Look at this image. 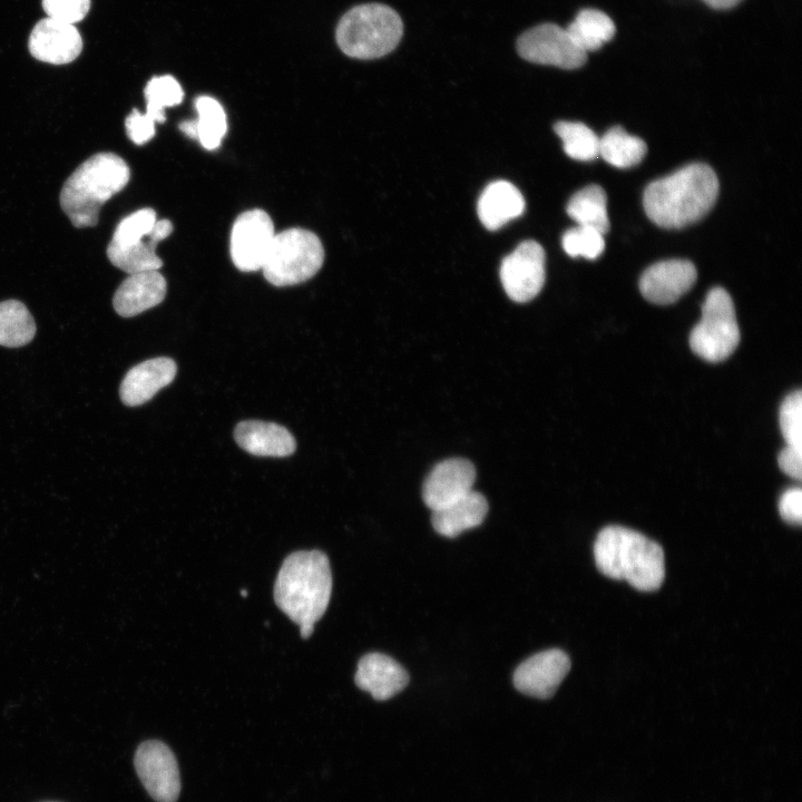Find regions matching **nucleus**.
<instances>
[{"label": "nucleus", "mask_w": 802, "mask_h": 802, "mask_svg": "<svg viewBox=\"0 0 802 802\" xmlns=\"http://www.w3.org/2000/svg\"><path fill=\"white\" fill-rule=\"evenodd\" d=\"M718 195V179L706 164L693 163L652 182L644 190L648 218L663 228H681L705 216Z\"/></svg>", "instance_id": "1"}, {"label": "nucleus", "mask_w": 802, "mask_h": 802, "mask_svg": "<svg viewBox=\"0 0 802 802\" xmlns=\"http://www.w3.org/2000/svg\"><path fill=\"white\" fill-rule=\"evenodd\" d=\"M331 591L327 556L320 550H302L284 559L274 585V600L300 626L301 637L309 638L327 608Z\"/></svg>", "instance_id": "2"}, {"label": "nucleus", "mask_w": 802, "mask_h": 802, "mask_svg": "<svg viewBox=\"0 0 802 802\" xmlns=\"http://www.w3.org/2000/svg\"><path fill=\"white\" fill-rule=\"evenodd\" d=\"M597 568L605 576L652 591L665 577L663 548L644 535L620 526L602 529L594 545Z\"/></svg>", "instance_id": "3"}, {"label": "nucleus", "mask_w": 802, "mask_h": 802, "mask_svg": "<svg viewBox=\"0 0 802 802\" xmlns=\"http://www.w3.org/2000/svg\"><path fill=\"white\" fill-rule=\"evenodd\" d=\"M129 177V167L121 157L114 153L95 154L65 182L60 206L74 226H95L101 206L125 188Z\"/></svg>", "instance_id": "4"}, {"label": "nucleus", "mask_w": 802, "mask_h": 802, "mask_svg": "<svg viewBox=\"0 0 802 802\" xmlns=\"http://www.w3.org/2000/svg\"><path fill=\"white\" fill-rule=\"evenodd\" d=\"M402 33L403 23L395 10L382 3H364L341 18L335 38L346 56L375 59L391 52Z\"/></svg>", "instance_id": "5"}, {"label": "nucleus", "mask_w": 802, "mask_h": 802, "mask_svg": "<svg viewBox=\"0 0 802 802\" xmlns=\"http://www.w3.org/2000/svg\"><path fill=\"white\" fill-rule=\"evenodd\" d=\"M172 232V222L157 221L153 208L138 209L119 222L107 246V256L114 266L128 274L158 271L163 262L155 252L156 245Z\"/></svg>", "instance_id": "6"}, {"label": "nucleus", "mask_w": 802, "mask_h": 802, "mask_svg": "<svg viewBox=\"0 0 802 802\" xmlns=\"http://www.w3.org/2000/svg\"><path fill=\"white\" fill-rule=\"evenodd\" d=\"M323 261L320 238L311 231L294 227L275 234L261 270L271 284L288 286L313 277Z\"/></svg>", "instance_id": "7"}, {"label": "nucleus", "mask_w": 802, "mask_h": 802, "mask_svg": "<svg viewBox=\"0 0 802 802\" xmlns=\"http://www.w3.org/2000/svg\"><path fill=\"white\" fill-rule=\"evenodd\" d=\"M739 342L733 301L723 287H714L702 304V317L689 334V346L700 358L716 363L727 359Z\"/></svg>", "instance_id": "8"}, {"label": "nucleus", "mask_w": 802, "mask_h": 802, "mask_svg": "<svg viewBox=\"0 0 802 802\" xmlns=\"http://www.w3.org/2000/svg\"><path fill=\"white\" fill-rule=\"evenodd\" d=\"M517 51L527 61L568 70L580 68L587 60L567 29L550 22L525 31L517 40Z\"/></svg>", "instance_id": "9"}, {"label": "nucleus", "mask_w": 802, "mask_h": 802, "mask_svg": "<svg viewBox=\"0 0 802 802\" xmlns=\"http://www.w3.org/2000/svg\"><path fill=\"white\" fill-rule=\"evenodd\" d=\"M275 236L273 221L263 209L238 215L231 232V256L242 272L261 270Z\"/></svg>", "instance_id": "10"}, {"label": "nucleus", "mask_w": 802, "mask_h": 802, "mask_svg": "<svg viewBox=\"0 0 802 802\" xmlns=\"http://www.w3.org/2000/svg\"><path fill=\"white\" fill-rule=\"evenodd\" d=\"M135 769L148 794L156 802H176L180 779L176 757L163 742H143L135 754Z\"/></svg>", "instance_id": "11"}, {"label": "nucleus", "mask_w": 802, "mask_h": 802, "mask_svg": "<svg viewBox=\"0 0 802 802\" xmlns=\"http://www.w3.org/2000/svg\"><path fill=\"white\" fill-rule=\"evenodd\" d=\"M545 277V251L536 241L520 243L500 266L503 290L518 303L532 300L541 291Z\"/></svg>", "instance_id": "12"}, {"label": "nucleus", "mask_w": 802, "mask_h": 802, "mask_svg": "<svg viewBox=\"0 0 802 802\" xmlns=\"http://www.w3.org/2000/svg\"><path fill=\"white\" fill-rule=\"evenodd\" d=\"M568 655L557 648L537 653L524 661L514 673V685L536 698L551 697L570 669Z\"/></svg>", "instance_id": "13"}, {"label": "nucleus", "mask_w": 802, "mask_h": 802, "mask_svg": "<svg viewBox=\"0 0 802 802\" xmlns=\"http://www.w3.org/2000/svg\"><path fill=\"white\" fill-rule=\"evenodd\" d=\"M28 48L31 56L40 61L65 65L78 58L82 38L75 25L47 17L31 30Z\"/></svg>", "instance_id": "14"}, {"label": "nucleus", "mask_w": 802, "mask_h": 802, "mask_svg": "<svg viewBox=\"0 0 802 802\" xmlns=\"http://www.w3.org/2000/svg\"><path fill=\"white\" fill-rule=\"evenodd\" d=\"M475 480L476 469L469 460H443L431 470L423 483V501L432 511L441 509L472 491Z\"/></svg>", "instance_id": "15"}, {"label": "nucleus", "mask_w": 802, "mask_h": 802, "mask_svg": "<svg viewBox=\"0 0 802 802\" xmlns=\"http://www.w3.org/2000/svg\"><path fill=\"white\" fill-rule=\"evenodd\" d=\"M695 265L687 260H666L647 267L639 278L642 295L655 304H671L695 283Z\"/></svg>", "instance_id": "16"}, {"label": "nucleus", "mask_w": 802, "mask_h": 802, "mask_svg": "<svg viewBox=\"0 0 802 802\" xmlns=\"http://www.w3.org/2000/svg\"><path fill=\"white\" fill-rule=\"evenodd\" d=\"M177 365L169 358H154L133 366L121 381L119 395L127 407H137L150 400L160 389L172 383Z\"/></svg>", "instance_id": "17"}, {"label": "nucleus", "mask_w": 802, "mask_h": 802, "mask_svg": "<svg viewBox=\"0 0 802 802\" xmlns=\"http://www.w3.org/2000/svg\"><path fill=\"white\" fill-rule=\"evenodd\" d=\"M355 684L376 701H387L409 682L407 671L393 658L380 653L364 655L358 663Z\"/></svg>", "instance_id": "18"}, {"label": "nucleus", "mask_w": 802, "mask_h": 802, "mask_svg": "<svg viewBox=\"0 0 802 802\" xmlns=\"http://www.w3.org/2000/svg\"><path fill=\"white\" fill-rule=\"evenodd\" d=\"M167 283L158 271L129 274L115 292L113 305L124 317L138 315L165 299Z\"/></svg>", "instance_id": "19"}, {"label": "nucleus", "mask_w": 802, "mask_h": 802, "mask_svg": "<svg viewBox=\"0 0 802 802\" xmlns=\"http://www.w3.org/2000/svg\"><path fill=\"white\" fill-rule=\"evenodd\" d=\"M234 439L239 448L260 457H287L296 449L292 433L274 422L242 421L234 429Z\"/></svg>", "instance_id": "20"}, {"label": "nucleus", "mask_w": 802, "mask_h": 802, "mask_svg": "<svg viewBox=\"0 0 802 802\" xmlns=\"http://www.w3.org/2000/svg\"><path fill=\"white\" fill-rule=\"evenodd\" d=\"M525 211L520 190L507 180L490 183L481 193L477 212L480 222L489 231H496Z\"/></svg>", "instance_id": "21"}, {"label": "nucleus", "mask_w": 802, "mask_h": 802, "mask_svg": "<svg viewBox=\"0 0 802 802\" xmlns=\"http://www.w3.org/2000/svg\"><path fill=\"white\" fill-rule=\"evenodd\" d=\"M487 512V499L472 490L454 502L432 511L431 522L438 534L453 538L481 525Z\"/></svg>", "instance_id": "22"}, {"label": "nucleus", "mask_w": 802, "mask_h": 802, "mask_svg": "<svg viewBox=\"0 0 802 802\" xmlns=\"http://www.w3.org/2000/svg\"><path fill=\"white\" fill-rule=\"evenodd\" d=\"M566 212L577 225L591 227L604 235L609 229L607 196L598 185H588L575 193L566 206Z\"/></svg>", "instance_id": "23"}, {"label": "nucleus", "mask_w": 802, "mask_h": 802, "mask_svg": "<svg viewBox=\"0 0 802 802\" xmlns=\"http://www.w3.org/2000/svg\"><path fill=\"white\" fill-rule=\"evenodd\" d=\"M573 41L586 53L599 49L616 32L614 21L597 9H584L566 27Z\"/></svg>", "instance_id": "24"}, {"label": "nucleus", "mask_w": 802, "mask_h": 802, "mask_svg": "<svg viewBox=\"0 0 802 802\" xmlns=\"http://www.w3.org/2000/svg\"><path fill=\"white\" fill-rule=\"evenodd\" d=\"M645 141L628 134L619 126L612 127L599 137L598 156L617 168H629L639 164L645 157Z\"/></svg>", "instance_id": "25"}, {"label": "nucleus", "mask_w": 802, "mask_h": 802, "mask_svg": "<svg viewBox=\"0 0 802 802\" xmlns=\"http://www.w3.org/2000/svg\"><path fill=\"white\" fill-rule=\"evenodd\" d=\"M35 334V320L23 303L17 300L0 302V345L23 346Z\"/></svg>", "instance_id": "26"}, {"label": "nucleus", "mask_w": 802, "mask_h": 802, "mask_svg": "<svg viewBox=\"0 0 802 802\" xmlns=\"http://www.w3.org/2000/svg\"><path fill=\"white\" fill-rule=\"evenodd\" d=\"M197 139L206 149H216L227 129L226 115L222 105L213 97L200 96L196 100Z\"/></svg>", "instance_id": "27"}, {"label": "nucleus", "mask_w": 802, "mask_h": 802, "mask_svg": "<svg viewBox=\"0 0 802 802\" xmlns=\"http://www.w3.org/2000/svg\"><path fill=\"white\" fill-rule=\"evenodd\" d=\"M554 129L570 158L590 162L598 157L599 137L585 124L563 120L556 123Z\"/></svg>", "instance_id": "28"}, {"label": "nucleus", "mask_w": 802, "mask_h": 802, "mask_svg": "<svg viewBox=\"0 0 802 802\" xmlns=\"http://www.w3.org/2000/svg\"><path fill=\"white\" fill-rule=\"evenodd\" d=\"M146 115L155 123H164L165 108L182 102L184 91L179 82L169 75L153 77L144 89Z\"/></svg>", "instance_id": "29"}, {"label": "nucleus", "mask_w": 802, "mask_h": 802, "mask_svg": "<svg viewBox=\"0 0 802 802\" xmlns=\"http://www.w3.org/2000/svg\"><path fill=\"white\" fill-rule=\"evenodd\" d=\"M564 251L571 257H585L587 260L598 258L605 250L604 234L587 227L577 225L566 231L561 238Z\"/></svg>", "instance_id": "30"}, {"label": "nucleus", "mask_w": 802, "mask_h": 802, "mask_svg": "<svg viewBox=\"0 0 802 802\" xmlns=\"http://www.w3.org/2000/svg\"><path fill=\"white\" fill-rule=\"evenodd\" d=\"M779 422L786 446L802 451V393H790L782 402Z\"/></svg>", "instance_id": "31"}, {"label": "nucleus", "mask_w": 802, "mask_h": 802, "mask_svg": "<svg viewBox=\"0 0 802 802\" xmlns=\"http://www.w3.org/2000/svg\"><path fill=\"white\" fill-rule=\"evenodd\" d=\"M47 17L75 25L81 21L90 9V0H42Z\"/></svg>", "instance_id": "32"}, {"label": "nucleus", "mask_w": 802, "mask_h": 802, "mask_svg": "<svg viewBox=\"0 0 802 802\" xmlns=\"http://www.w3.org/2000/svg\"><path fill=\"white\" fill-rule=\"evenodd\" d=\"M155 124L146 114L133 109L125 120L127 136L133 143L143 145L154 137Z\"/></svg>", "instance_id": "33"}, {"label": "nucleus", "mask_w": 802, "mask_h": 802, "mask_svg": "<svg viewBox=\"0 0 802 802\" xmlns=\"http://www.w3.org/2000/svg\"><path fill=\"white\" fill-rule=\"evenodd\" d=\"M779 512L789 524L800 525L802 520V490L799 487L784 491L779 500Z\"/></svg>", "instance_id": "34"}, {"label": "nucleus", "mask_w": 802, "mask_h": 802, "mask_svg": "<svg viewBox=\"0 0 802 802\" xmlns=\"http://www.w3.org/2000/svg\"><path fill=\"white\" fill-rule=\"evenodd\" d=\"M777 462L779 467L784 473L796 480H801L802 451L786 446L780 451Z\"/></svg>", "instance_id": "35"}, {"label": "nucleus", "mask_w": 802, "mask_h": 802, "mask_svg": "<svg viewBox=\"0 0 802 802\" xmlns=\"http://www.w3.org/2000/svg\"><path fill=\"white\" fill-rule=\"evenodd\" d=\"M708 7L717 10L731 9L742 0H703Z\"/></svg>", "instance_id": "36"}, {"label": "nucleus", "mask_w": 802, "mask_h": 802, "mask_svg": "<svg viewBox=\"0 0 802 802\" xmlns=\"http://www.w3.org/2000/svg\"><path fill=\"white\" fill-rule=\"evenodd\" d=\"M179 129L188 137L196 139L197 138V130H196V120H185L179 124Z\"/></svg>", "instance_id": "37"}]
</instances>
